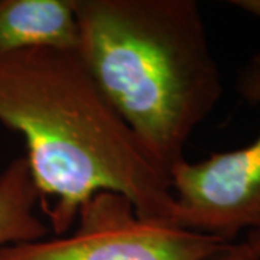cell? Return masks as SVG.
I'll list each match as a JSON object with an SVG mask.
<instances>
[{
  "label": "cell",
  "instance_id": "obj_9",
  "mask_svg": "<svg viewBox=\"0 0 260 260\" xmlns=\"http://www.w3.org/2000/svg\"><path fill=\"white\" fill-rule=\"evenodd\" d=\"M230 5L254 18L260 19V0H232Z\"/></svg>",
  "mask_w": 260,
  "mask_h": 260
},
{
  "label": "cell",
  "instance_id": "obj_1",
  "mask_svg": "<svg viewBox=\"0 0 260 260\" xmlns=\"http://www.w3.org/2000/svg\"><path fill=\"white\" fill-rule=\"evenodd\" d=\"M0 123L23 136L39 205L56 236L70 232L80 207L102 191L124 195L142 218L175 224L168 174L114 110L78 49L0 52Z\"/></svg>",
  "mask_w": 260,
  "mask_h": 260
},
{
  "label": "cell",
  "instance_id": "obj_7",
  "mask_svg": "<svg viewBox=\"0 0 260 260\" xmlns=\"http://www.w3.org/2000/svg\"><path fill=\"white\" fill-rule=\"evenodd\" d=\"M237 91L251 106H260V52L244 68L237 81Z\"/></svg>",
  "mask_w": 260,
  "mask_h": 260
},
{
  "label": "cell",
  "instance_id": "obj_3",
  "mask_svg": "<svg viewBox=\"0 0 260 260\" xmlns=\"http://www.w3.org/2000/svg\"><path fill=\"white\" fill-rule=\"evenodd\" d=\"M75 224L68 236L0 247V260H205L230 244L142 218L124 195L112 191L87 200Z\"/></svg>",
  "mask_w": 260,
  "mask_h": 260
},
{
  "label": "cell",
  "instance_id": "obj_8",
  "mask_svg": "<svg viewBox=\"0 0 260 260\" xmlns=\"http://www.w3.org/2000/svg\"><path fill=\"white\" fill-rule=\"evenodd\" d=\"M205 260H260V257L246 244V242H242L225 244L223 249L215 251Z\"/></svg>",
  "mask_w": 260,
  "mask_h": 260
},
{
  "label": "cell",
  "instance_id": "obj_5",
  "mask_svg": "<svg viewBox=\"0 0 260 260\" xmlns=\"http://www.w3.org/2000/svg\"><path fill=\"white\" fill-rule=\"evenodd\" d=\"M39 48H80L73 2L0 0V52Z\"/></svg>",
  "mask_w": 260,
  "mask_h": 260
},
{
  "label": "cell",
  "instance_id": "obj_10",
  "mask_svg": "<svg viewBox=\"0 0 260 260\" xmlns=\"http://www.w3.org/2000/svg\"><path fill=\"white\" fill-rule=\"evenodd\" d=\"M244 242L260 257V232L249 233Z\"/></svg>",
  "mask_w": 260,
  "mask_h": 260
},
{
  "label": "cell",
  "instance_id": "obj_2",
  "mask_svg": "<svg viewBox=\"0 0 260 260\" xmlns=\"http://www.w3.org/2000/svg\"><path fill=\"white\" fill-rule=\"evenodd\" d=\"M71 2L90 74L169 177L224 90L198 3Z\"/></svg>",
  "mask_w": 260,
  "mask_h": 260
},
{
  "label": "cell",
  "instance_id": "obj_4",
  "mask_svg": "<svg viewBox=\"0 0 260 260\" xmlns=\"http://www.w3.org/2000/svg\"><path fill=\"white\" fill-rule=\"evenodd\" d=\"M175 224L223 243L260 232V135L244 148L184 159L169 172Z\"/></svg>",
  "mask_w": 260,
  "mask_h": 260
},
{
  "label": "cell",
  "instance_id": "obj_6",
  "mask_svg": "<svg viewBox=\"0 0 260 260\" xmlns=\"http://www.w3.org/2000/svg\"><path fill=\"white\" fill-rule=\"evenodd\" d=\"M39 195L25 156L0 174V247L47 237L48 224L37 215Z\"/></svg>",
  "mask_w": 260,
  "mask_h": 260
}]
</instances>
